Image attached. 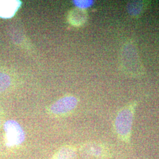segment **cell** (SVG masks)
I'll use <instances>...</instances> for the list:
<instances>
[{
	"instance_id": "1",
	"label": "cell",
	"mask_w": 159,
	"mask_h": 159,
	"mask_svg": "<svg viewBox=\"0 0 159 159\" xmlns=\"http://www.w3.org/2000/svg\"><path fill=\"white\" fill-rule=\"evenodd\" d=\"M136 103L130 102L117 114L115 120V129L120 139L125 143L130 140L133 120Z\"/></svg>"
},
{
	"instance_id": "8",
	"label": "cell",
	"mask_w": 159,
	"mask_h": 159,
	"mask_svg": "<svg viewBox=\"0 0 159 159\" xmlns=\"http://www.w3.org/2000/svg\"><path fill=\"white\" fill-rule=\"evenodd\" d=\"M144 5L143 1H131L127 4V11L132 16H139L143 11Z\"/></svg>"
},
{
	"instance_id": "2",
	"label": "cell",
	"mask_w": 159,
	"mask_h": 159,
	"mask_svg": "<svg viewBox=\"0 0 159 159\" xmlns=\"http://www.w3.org/2000/svg\"><path fill=\"white\" fill-rule=\"evenodd\" d=\"M122 54L124 68L127 74L131 76H140L144 73V69L136 47L133 44H125Z\"/></svg>"
},
{
	"instance_id": "5",
	"label": "cell",
	"mask_w": 159,
	"mask_h": 159,
	"mask_svg": "<svg viewBox=\"0 0 159 159\" xmlns=\"http://www.w3.org/2000/svg\"><path fill=\"white\" fill-rule=\"evenodd\" d=\"M77 104V100L73 96L64 97L51 106V111L54 114H63L73 110Z\"/></svg>"
},
{
	"instance_id": "11",
	"label": "cell",
	"mask_w": 159,
	"mask_h": 159,
	"mask_svg": "<svg viewBox=\"0 0 159 159\" xmlns=\"http://www.w3.org/2000/svg\"><path fill=\"white\" fill-rule=\"evenodd\" d=\"M1 120H0V125H1Z\"/></svg>"
},
{
	"instance_id": "4",
	"label": "cell",
	"mask_w": 159,
	"mask_h": 159,
	"mask_svg": "<svg viewBox=\"0 0 159 159\" xmlns=\"http://www.w3.org/2000/svg\"><path fill=\"white\" fill-rule=\"evenodd\" d=\"M81 155L85 158L95 157L97 159H106L110 157L111 152L108 148L102 144L90 143L85 144L80 149Z\"/></svg>"
},
{
	"instance_id": "9",
	"label": "cell",
	"mask_w": 159,
	"mask_h": 159,
	"mask_svg": "<svg viewBox=\"0 0 159 159\" xmlns=\"http://www.w3.org/2000/svg\"><path fill=\"white\" fill-rule=\"evenodd\" d=\"M11 84V79L8 74L0 73V93L5 91Z\"/></svg>"
},
{
	"instance_id": "6",
	"label": "cell",
	"mask_w": 159,
	"mask_h": 159,
	"mask_svg": "<svg viewBox=\"0 0 159 159\" xmlns=\"http://www.w3.org/2000/svg\"><path fill=\"white\" fill-rule=\"evenodd\" d=\"M21 5L20 1H0V17L11 18L16 14Z\"/></svg>"
},
{
	"instance_id": "10",
	"label": "cell",
	"mask_w": 159,
	"mask_h": 159,
	"mask_svg": "<svg viewBox=\"0 0 159 159\" xmlns=\"http://www.w3.org/2000/svg\"><path fill=\"white\" fill-rule=\"evenodd\" d=\"M73 2L74 3V5L79 7L81 9H84V8H87L90 7V6L93 5V1H87V0H83V1H73Z\"/></svg>"
},
{
	"instance_id": "7",
	"label": "cell",
	"mask_w": 159,
	"mask_h": 159,
	"mask_svg": "<svg viewBox=\"0 0 159 159\" xmlns=\"http://www.w3.org/2000/svg\"><path fill=\"white\" fill-rule=\"evenodd\" d=\"M76 157L75 148L72 146H64L61 148L55 155L53 159H74Z\"/></svg>"
},
{
	"instance_id": "3",
	"label": "cell",
	"mask_w": 159,
	"mask_h": 159,
	"mask_svg": "<svg viewBox=\"0 0 159 159\" xmlns=\"http://www.w3.org/2000/svg\"><path fill=\"white\" fill-rule=\"evenodd\" d=\"M7 144L15 146L21 144L25 139V134L21 126L15 120L7 121L4 125Z\"/></svg>"
}]
</instances>
